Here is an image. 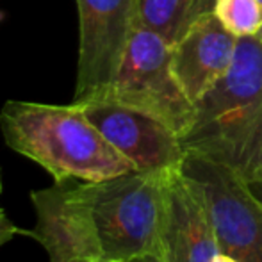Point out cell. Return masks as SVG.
I'll return each mask as SVG.
<instances>
[{"instance_id":"1","label":"cell","mask_w":262,"mask_h":262,"mask_svg":"<svg viewBox=\"0 0 262 262\" xmlns=\"http://www.w3.org/2000/svg\"><path fill=\"white\" fill-rule=\"evenodd\" d=\"M168 173L68 179L32 191V235L50 262H139L161 257Z\"/></svg>"},{"instance_id":"2","label":"cell","mask_w":262,"mask_h":262,"mask_svg":"<svg viewBox=\"0 0 262 262\" xmlns=\"http://www.w3.org/2000/svg\"><path fill=\"white\" fill-rule=\"evenodd\" d=\"M180 143L186 154L220 162L243 180L262 164V32L239 38L234 62L194 102Z\"/></svg>"},{"instance_id":"3","label":"cell","mask_w":262,"mask_h":262,"mask_svg":"<svg viewBox=\"0 0 262 262\" xmlns=\"http://www.w3.org/2000/svg\"><path fill=\"white\" fill-rule=\"evenodd\" d=\"M0 128L9 148L38 162L55 182H98L136 171L75 102L55 105L9 100L0 111Z\"/></svg>"},{"instance_id":"4","label":"cell","mask_w":262,"mask_h":262,"mask_svg":"<svg viewBox=\"0 0 262 262\" xmlns=\"http://www.w3.org/2000/svg\"><path fill=\"white\" fill-rule=\"evenodd\" d=\"M171 50L173 47L161 36L138 27L114 80L97 98H109L143 111L166 123L182 139L193 123L194 104L173 72Z\"/></svg>"},{"instance_id":"5","label":"cell","mask_w":262,"mask_h":262,"mask_svg":"<svg viewBox=\"0 0 262 262\" xmlns=\"http://www.w3.org/2000/svg\"><path fill=\"white\" fill-rule=\"evenodd\" d=\"M182 169L207 204L221 253L237 262H262V207L230 168L186 154Z\"/></svg>"},{"instance_id":"6","label":"cell","mask_w":262,"mask_h":262,"mask_svg":"<svg viewBox=\"0 0 262 262\" xmlns=\"http://www.w3.org/2000/svg\"><path fill=\"white\" fill-rule=\"evenodd\" d=\"M79 62L73 102L105 93L138 29V0H75Z\"/></svg>"},{"instance_id":"7","label":"cell","mask_w":262,"mask_h":262,"mask_svg":"<svg viewBox=\"0 0 262 262\" xmlns=\"http://www.w3.org/2000/svg\"><path fill=\"white\" fill-rule=\"evenodd\" d=\"M105 139L138 171L168 173L180 169L186 157L180 138L161 120L109 98L75 102Z\"/></svg>"},{"instance_id":"8","label":"cell","mask_w":262,"mask_h":262,"mask_svg":"<svg viewBox=\"0 0 262 262\" xmlns=\"http://www.w3.org/2000/svg\"><path fill=\"white\" fill-rule=\"evenodd\" d=\"M182 168V166H180ZM221 253L200 187L175 169L166 180L161 262H214Z\"/></svg>"},{"instance_id":"9","label":"cell","mask_w":262,"mask_h":262,"mask_svg":"<svg viewBox=\"0 0 262 262\" xmlns=\"http://www.w3.org/2000/svg\"><path fill=\"white\" fill-rule=\"evenodd\" d=\"M237 41V36L227 31L212 13L196 21L173 47V72L193 104L228 72Z\"/></svg>"},{"instance_id":"10","label":"cell","mask_w":262,"mask_h":262,"mask_svg":"<svg viewBox=\"0 0 262 262\" xmlns=\"http://www.w3.org/2000/svg\"><path fill=\"white\" fill-rule=\"evenodd\" d=\"M216 0H138V27L175 47L191 27L214 13Z\"/></svg>"},{"instance_id":"11","label":"cell","mask_w":262,"mask_h":262,"mask_svg":"<svg viewBox=\"0 0 262 262\" xmlns=\"http://www.w3.org/2000/svg\"><path fill=\"white\" fill-rule=\"evenodd\" d=\"M214 14L237 38L262 32V9L257 0H216Z\"/></svg>"},{"instance_id":"12","label":"cell","mask_w":262,"mask_h":262,"mask_svg":"<svg viewBox=\"0 0 262 262\" xmlns=\"http://www.w3.org/2000/svg\"><path fill=\"white\" fill-rule=\"evenodd\" d=\"M16 234H27V232L20 230V228L7 217V214L4 212V209H0V246L9 243Z\"/></svg>"},{"instance_id":"13","label":"cell","mask_w":262,"mask_h":262,"mask_svg":"<svg viewBox=\"0 0 262 262\" xmlns=\"http://www.w3.org/2000/svg\"><path fill=\"white\" fill-rule=\"evenodd\" d=\"M245 184H246V187H248L250 193H252V196L259 202L260 207H262V164L253 171L252 177H248V179L245 180Z\"/></svg>"},{"instance_id":"14","label":"cell","mask_w":262,"mask_h":262,"mask_svg":"<svg viewBox=\"0 0 262 262\" xmlns=\"http://www.w3.org/2000/svg\"><path fill=\"white\" fill-rule=\"evenodd\" d=\"M214 262H237V260H234L232 257L225 255V253H220V255L216 257V260H214Z\"/></svg>"},{"instance_id":"15","label":"cell","mask_w":262,"mask_h":262,"mask_svg":"<svg viewBox=\"0 0 262 262\" xmlns=\"http://www.w3.org/2000/svg\"><path fill=\"white\" fill-rule=\"evenodd\" d=\"M139 262H161V260L154 259V257H148V259H145V260H139Z\"/></svg>"},{"instance_id":"16","label":"cell","mask_w":262,"mask_h":262,"mask_svg":"<svg viewBox=\"0 0 262 262\" xmlns=\"http://www.w3.org/2000/svg\"><path fill=\"white\" fill-rule=\"evenodd\" d=\"M257 2H259V6H260V9H262V0H257Z\"/></svg>"},{"instance_id":"17","label":"cell","mask_w":262,"mask_h":262,"mask_svg":"<svg viewBox=\"0 0 262 262\" xmlns=\"http://www.w3.org/2000/svg\"><path fill=\"white\" fill-rule=\"evenodd\" d=\"M0 191H2V179H0Z\"/></svg>"}]
</instances>
